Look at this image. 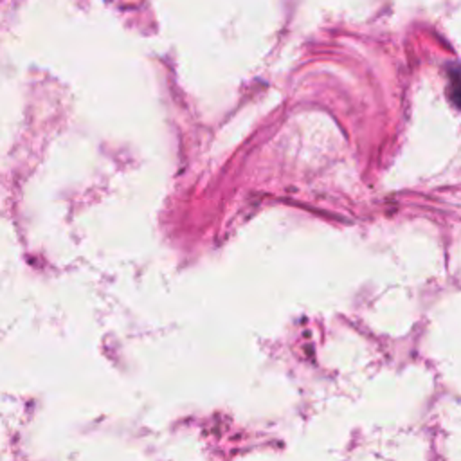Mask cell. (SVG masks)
Returning <instances> with one entry per match:
<instances>
[{"instance_id":"cell-1","label":"cell","mask_w":461,"mask_h":461,"mask_svg":"<svg viewBox=\"0 0 461 461\" xmlns=\"http://www.w3.org/2000/svg\"><path fill=\"white\" fill-rule=\"evenodd\" d=\"M450 97L457 106H461V70L450 77Z\"/></svg>"}]
</instances>
